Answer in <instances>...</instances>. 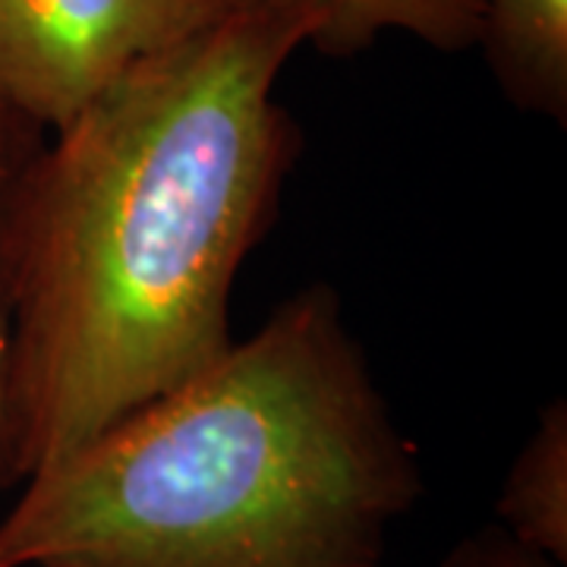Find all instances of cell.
Listing matches in <instances>:
<instances>
[{
	"label": "cell",
	"instance_id": "obj_5",
	"mask_svg": "<svg viewBox=\"0 0 567 567\" xmlns=\"http://www.w3.org/2000/svg\"><path fill=\"white\" fill-rule=\"evenodd\" d=\"M495 524L533 551L567 565V404L555 398L511 461Z\"/></svg>",
	"mask_w": 567,
	"mask_h": 567
},
{
	"label": "cell",
	"instance_id": "obj_7",
	"mask_svg": "<svg viewBox=\"0 0 567 567\" xmlns=\"http://www.w3.org/2000/svg\"><path fill=\"white\" fill-rule=\"evenodd\" d=\"M35 140L41 136L0 117V193L22 158V152ZM10 486H20V476H17L13 416H10V303H7V284H3V268H0V495Z\"/></svg>",
	"mask_w": 567,
	"mask_h": 567
},
{
	"label": "cell",
	"instance_id": "obj_1",
	"mask_svg": "<svg viewBox=\"0 0 567 567\" xmlns=\"http://www.w3.org/2000/svg\"><path fill=\"white\" fill-rule=\"evenodd\" d=\"M316 39L312 10L252 0L22 152L0 193L20 483L234 344L237 275L300 152L275 89Z\"/></svg>",
	"mask_w": 567,
	"mask_h": 567
},
{
	"label": "cell",
	"instance_id": "obj_3",
	"mask_svg": "<svg viewBox=\"0 0 567 567\" xmlns=\"http://www.w3.org/2000/svg\"><path fill=\"white\" fill-rule=\"evenodd\" d=\"M252 0H0V117L48 136L126 70Z\"/></svg>",
	"mask_w": 567,
	"mask_h": 567
},
{
	"label": "cell",
	"instance_id": "obj_8",
	"mask_svg": "<svg viewBox=\"0 0 567 567\" xmlns=\"http://www.w3.org/2000/svg\"><path fill=\"white\" fill-rule=\"evenodd\" d=\"M439 567H567L533 551L498 524H486L447 548Z\"/></svg>",
	"mask_w": 567,
	"mask_h": 567
},
{
	"label": "cell",
	"instance_id": "obj_6",
	"mask_svg": "<svg viewBox=\"0 0 567 567\" xmlns=\"http://www.w3.org/2000/svg\"><path fill=\"white\" fill-rule=\"evenodd\" d=\"M319 17L316 48L357 54L385 32H401L435 51L480 44L483 0H290Z\"/></svg>",
	"mask_w": 567,
	"mask_h": 567
},
{
	"label": "cell",
	"instance_id": "obj_4",
	"mask_svg": "<svg viewBox=\"0 0 567 567\" xmlns=\"http://www.w3.org/2000/svg\"><path fill=\"white\" fill-rule=\"evenodd\" d=\"M480 48L514 107L567 123V0H483Z\"/></svg>",
	"mask_w": 567,
	"mask_h": 567
},
{
	"label": "cell",
	"instance_id": "obj_2",
	"mask_svg": "<svg viewBox=\"0 0 567 567\" xmlns=\"http://www.w3.org/2000/svg\"><path fill=\"white\" fill-rule=\"evenodd\" d=\"M20 486L0 567H388L423 464L312 284Z\"/></svg>",
	"mask_w": 567,
	"mask_h": 567
}]
</instances>
